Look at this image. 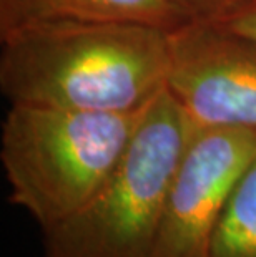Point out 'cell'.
Here are the masks:
<instances>
[{"label":"cell","instance_id":"obj_1","mask_svg":"<svg viewBox=\"0 0 256 257\" xmlns=\"http://www.w3.org/2000/svg\"><path fill=\"white\" fill-rule=\"evenodd\" d=\"M10 105L135 113L166 88L168 30L130 22H43L0 37Z\"/></svg>","mask_w":256,"mask_h":257},{"label":"cell","instance_id":"obj_8","mask_svg":"<svg viewBox=\"0 0 256 257\" xmlns=\"http://www.w3.org/2000/svg\"><path fill=\"white\" fill-rule=\"evenodd\" d=\"M187 20H218L243 0H172Z\"/></svg>","mask_w":256,"mask_h":257},{"label":"cell","instance_id":"obj_9","mask_svg":"<svg viewBox=\"0 0 256 257\" xmlns=\"http://www.w3.org/2000/svg\"><path fill=\"white\" fill-rule=\"evenodd\" d=\"M211 22H218L228 30L256 40V0H243L221 19Z\"/></svg>","mask_w":256,"mask_h":257},{"label":"cell","instance_id":"obj_5","mask_svg":"<svg viewBox=\"0 0 256 257\" xmlns=\"http://www.w3.org/2000/svg\"><path fill=\"white\" fill-rule=\"evenodd\" d=\"M256 158V131L197 128L168 189L151 257H210L221 212Z\"/></svg>","mask_w":256,"mask_h":257},{"label":"cell","instance_id":"obj_7","mask_svg":"<svg viewBox=\"0 0 256 257\" xmlns=\"http://www.w3.org/2000/svg\"><path fill=\"white\" fill-rule=\"evenodd\" d=\"M210 257H256V158L226 201Z\"/></svg>","mask_w":256,"mask_h":257},{"label":"cell","instance_id":"obj_6","mask_svg":"<svg viewBox=\"0 0 256 257\" xmlns=\"http://www.w3.org/2000/svg\"><path fill=\"white\" fill-rule=\"evenodd\" d=\"M43 22H130L172 30L187 17L172 0H0V37Z\"/></svg>","mask_w":256,"mask_h":257},{"label":"cell","instance_id":"obj_3","mask_svg":"<svg viewBox=\"0 0 256 257\" xmlns=\"http://www.w3.org/2000/svg\"><path fill=\"white\" fill-rule=\"evenodd\" d=\"M193 124L166 88L145 108L122 160L95 194L42 231L43 257H151Z\"/></svg>","mask_w":256,"mask_h":257},{"label":"cell","instance_id":"obj_4","mask_svg":"<svg viewBox=\"0 0 256 257\" xmlns=\"http://www.w3.org/2000/svg\"><path fill=\"white\" fill-rule=\"evenodd\" d=\"M166 90L193 126L256 131V40L211 20L168 30Z\"/></svg>","mask_w":256,"mask_h":257},{"label":"cell","instance_id":"obj_2","mask_svg":"<svg viewBox=\"0 0 256 257\" xmlns=\"http://www.w3.org/2000/svg\"><path fill=\"white\" fill-rule=\"evenodd\" d=\"M143 111L10 105L0 133L9 201L42 231L65 221L110 176Z\"/></svg>","mask_w":256,"mask_h":257}]
</instances>
